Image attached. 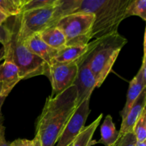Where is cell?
Wrapping results in <instances>:
<instances>
[{"label":"cell","instance_id":"cell-1","mask_svg":"<svg viewBox=\"0 0 146 146\" xmlns=\"http://www.w3.org/2000/svg\"><path fill=\"white\" fill-rule=\"evenodd\" d=\"M131 0H59L54 15V23L61 17L76 12L91 13L94 15L91 31L92 38H101L118 32L125 11Z\"/></svg>","mask_w":146,"mask_h":146},{"label":"cell","instance_id":"cell-2","mask_svg":"<svg viewBox=\"0 0 146 146\" xmlns=\"http://www.w3.org/2000/svg\"><path fill=\"white\" fill-rule=\"evenodd\" d=\"M77 107L75 86L55 96L47 97L35 127V136L39 138L41 146L55 145Z\"/></svg>","mask_w":146,"mask_h":146},{"label":"cell","instance_id":"cell-3","mask_svg":"<svg viewBox=\"0 0 146 146\" xmlns=\"http://www.w3.org/2000/svg\"><path fill=\"white\" fill-rule=\"evenodd\" d=\"M128 43V39L118 32L90 41L88 51L80 59L87 66L100 87L111 73L121 49Z\"/></svg>","mask_w":146,"mask_h":146},{"label":"cell","instance_id":"cell-4","mask_svg":"<svg viewBox=\"0 0 146 146\" xmlns=\"http://www.w3.org/2000/svg\"><path fill=\"white\" fill-rule=\"evenodd\" d=\"M4 24L7 30V41L3 47L18 67L21 80L46 76L48 66L39 57L30 52L20 38V15L9 17Z\"/></svg>","mask_w":146,"mask_h":146},{"label":"cell","instance_id":"cell-5","mask_svg":"<svg viewBox=\"0 0 146 146\" xmlns=\"http://www.w3.org/2000/svg\"><path fill=\"white\" fill-rule=\"evenodd\" d=\"M95 17L91 13L76 12L61 17L54 23L66 39V46L87 45L91 40Z\"/></svg>","mask_w":146,"mask_h":146},{"label":"cell","instance_id":"cell-6","mask_svg":"<svg viewBox=\"0 0 146 146\" xmlns=\"http://www.w3.org/2000/svg\"><path fill=\"white\" fill-rule=\"evenodd\" d=\"M57 7V6H56ZM56 7L24 11L20 14L19 36L23 41L52 27Z\"/></svg>","mask_w":146,"mask_h":146},{"label":"cell","instance_id":"cell-7","mask_svg":"<svg viewBox=\"0 0 146 146\" xmlns=\"http://www.w3.org/2000/svg\"><path fill=\"white\" fill-rule=\"evenodd\" d=\"M78 67L76 63L54 62L49 66L46 76L49 78L52 87L51 96H55L74 86Z\"/></svg>","mask_w":146,"mask_h":146},{"label":"cell","instance_id":"cell-8","mask_svg":"<svg viewBox=\"0 0 146 146\" xmlns=\"http://www.w3.org/2000/svg\"><path fill=\"white\" fill-rule=\"evenodd\" d=\"M89 104L90 99H86L78 106L60 135L56 146H68L81 133L85 128V123L91 112Z\"/></svg>","mask_w":146,"mask_h":146},{"label":"cell","instance_id":"cell-9","mask_svg":"<svg viewBox=\"0 0 146 146\" xmlns=\"http://www.w3.org/2000/svg\"><path fill=\"white\" fill-rule=\"evenodd\" d=\"M76 64L78 70L74 86L76 88L77 105L79 106L85 100L90 99L91 94L96 88V81L85 61L79 59Z\"/></svg>","mask_w":146,"mask_h":146},{"label":"cell","instance_id":"cell-10","mask_svg":"<svg viewBox=\"0 0 146 146\" xmlns=\"http://www.w3.org/2000/svg\"><path fill=\"white\" fill-rule=\"evenodd\" d=\"M20 81L18 67L14 64L11 55L5 51L4 62L0 64V83L2 84V96L7 97Z\"/></svg>","mask_w":146,"mask_h":146},{"label":"cell","instance_id":"cell-11","mask_svg":"<svg viewBox=\"0 0 146 146\" xmlns=\"http://www.w3.org/2000/svg\"><path fill=\"white\" fill-rule=\"evenodd\" d=\"M23 42L30 52L39 57L48 66L54 63L58 51L47 45L41 39L39 34L31 36Z\"/></svg>","mask_w":146,"mask_h":146},{"label":"cell","instance_id":"cell-12","mask_svg":"<svg viewBox=\"0 0 146 146\" xmlns=\"http://www.w3.org/2000/svg\"><path fill=\"white\" fill-rule=\"evenodd\" d=\"M146 106V88L143 90L138 97L125 118L122 120L119 136L133 133L135 123L141 117Z\"/></svg>","mask_w":146,"mask_h":146},{"label":"cell","instance_id":"cell-13","mask_svg":"<svg viewBox=\"0 0 146 146\" xmlns=\"http://www.w3.org/2000/svg\"><path fill=\"white\" fill-rule=\"evenodd\" d=\"M39 36L47 45L57 51L66 46V39L64 33L56 26L44 29L39 33Z\"/></svg>","mask_w":146,"mask_h":146},{"label":"cell","instance_id":"cell-14","mask_svg":"<svg viewBox=\"0 0 146 146\" xmlns=\"http://www.w3.org/2000/svg\"><path fill=\"white\" fill-rule=\"evenodd\" d=\"M90 47V42L85 46H66L58 51L54 62L70 64L76 63L87 51Z\"/></svg>","mask_w":146,"mask_h":146},{"label":"cell","instance_id":"cell-15","mask_svg":"<svg viewBox=\"0 0 146 146\" xmlns=\"http://www.w3.org/2000/svg\"><path fill=\"white\" fill-rule=\"evenodd\" d=\"M145 88H146V84L143 82L136 76L131 80L129 84V88H128V94H127L125 106L120 113L122 120L125 118L131 108L132 107L133 104H134L135 100L138 98L140 94Z\"/></svg>","mask_w":146,"mask_h":146},{"label":"cell","instance_id":"cell-16","mask_svg":"<svg viewBox=\"0 0 146 146\" xmlns=\"http://www.w3.org/2000/svg\"><path fill=\"white\" fill-rule=\"evenodd\" d=\"M119 138V131L115 128L112 116L108 115L101 126V138L96 143H101L105 146H111Z\"/></svg>","mask_w":146,"mask_h":146},{"label":"cell","instance_id":"cell-17","mask_svg":"<svg viewBox=\"0 0 146 146\" xmlns=\"http://www.w3.org/2000/svg\"><path fill=\"white\" fill-rule=\"evenodd\" d=\"M102 118L103 113H101L89 125L85 126L81 133L74 140L72 146H91L96 143V141H92V137L97 127L99 125Z\"/></svg>","mask_w":146,"mask_h":146},{"label":"cell","instance_id":"cell-18","mask_svg":"<svg viewBox=\"0 0 146 146\" xmlns=\"http://www.w3.org/2000/svg\"><path fill=\"white\" fill-rule=\"evenodd\" d=\"M26 0H0V10L8 18L17 17L22 13Z\"/></svg>","mask_w":146,"mask_h":146},{"label":"cell","instance_id":"cell-19","mask_svg":"<svg viewBox=\"0 0 146 146\" xmlns=\"http://www.w3.org/2000/svg\"><path fill=\"white\" fill-rule=\"evenodd\" d=\"M132 16L141 17L143 21H146L145 0H131L125 11V18Z\"/></svg>","mask_w":146,"mask_h":146},{"label":"cell","instance_id":"cell-20","mask_svg":"<svg viewBox=\"0 0 146 146\" xmlns=\"http://www.w3.org/2000/svg\"><path fill=\"white\" fill-rule=\"evenodd\" d=\"M58 3L59 0H26L25 4L23 7L22 12L30 10L56 7Z\"/></svg>","mask_w":146,"mask_h":146},{"label":"cell","instance_id":"cell-21","mask_svg":"<svg viewBox=\"0 0 146 146\" xmlns=\"http://www.w3.org/2000/svg\"><path fill=\"white\" fill-rule=\"evenodd\" d=\"M133 133L138 143L146 141V109L143 110L141 117L135 123Z\"/></svg>","mask_w":146,"mask_h":146},{"label":"cell","instance_id":"cell-22","mask_svg":"<svg viewBox=\"0 0 146 146\" xmlns=\"http://www.w3.org/2000/svg\"><path fill=\"white\" fill-rule=\"evenodd\" d=\"M111 146H137V140L133 133H130L119 136Z\"/></svg>","mask_w":146,"mask_h":146},{"label":"cell","instance_id":"cell-23","mask_svg":"<svg viewBox=\"0 0 146 146\" xmlns=\"http://www.w3.org/2000/svg\"><path fill=\"white\" fill-rule=\"evenodd\" d=\"M10 146H34V140L19 138L10 143Z\"/></svg>","mask_w":146,"mask_h":146},{"label":"cell","instance_id":"cell-24","mask_svg":"<svg viewBox=\"0 0 146 146\" xmlns=\"http://www.w3.org/2000/svg\"><path fill=\"white\" fill-rule=\"evenodd\" d=\"M7 41V30L5 25H0V44L4 46Z\"/></svg>","mask_w":146,"mask_h":146},{"label":"cell","instance_id":"cell-25","mask_svg":"<svg viewBox=\"0 0 146 146\" xmlns=\"http://www.w3.org/2000/svg\"><path fill=\"white\" fill-rule=\"evenodd\" d=\"M0 146H10L5 138V128L4 125L0 127Z\"/></svg>","mask_w":146,"mask_h":146},{"label":"cell","instance_id":"cell-26","mask_svg":"<svg viewBox=\"0 0 146 146\" xmlns=\"http://www.w3.org/2000/svg\"><path fill=\"white\" fill-rule=\"evenodd\" d=\"M6 98L7 97L4 96H1L0 97V127L3 125V123H4V116L2 115V113H1V108H2V106L4 104V101H5Z\"/></svg>","mask_w":146,"mask_h":146},{"label":"cell","instance_id":"cell-27","mask_svg":"<svg viewBox=\"0 0 146 146\" xmlns=\"http://www.w3.org/2000/svg\"><path fill=\"white\" fill-rule=\"evenodd\" d=\"M8 19V17L0 10V25H3Z\"/></svg>","mask_w":146,"mask_h":146},{"label":"cell","instance_id":"cell-28","mask_svg":"<svg viewBox=\"0 0 146 146\" xmlns=\"http://www.w3.org/2000/svg\"><path fill=\"white\" fill-rule=\"evenodd\" d=\"M33 140H34V146H41V142L38 137L35 136Z\"/></svg>","mask_w":146,"mask_h":146},{"label":"cell","instance_id":"cell-29","mask_svg":"<svg viewBox=\"0 0 146 146\" xmlns=\"http://www.w3.org/2000/svg\"><path fill=\"white\" fill-rule=\"evenodd\" d=\"M4 56H5V51L4 48L2 46V48H0V61L4 59Z\"/></svg>","mask_w":146,"mask_h":146},{"label":"cell","instance_id":"cell-30","mask_svg":"<svg viewBox=\"0 0 146 146\" xmlns=\"http://www.w3.org/2000/svg\"><path fill=\"white\" fill-rule=\"evenodd\" d=\"M137 146H146V141L142 143H138L137 142Z\"/></svg>","mask_w":146,"mask_h":146},{"label":"cell","instance_id":"cell-31","mask_svg":"<svg viewBox=\"0 0 146 146\" xmlns=\"http://www.w3.org/2000/svg\"><path fill=\"white\" fill-rule=\"evenodd\" d=\"M2 96V84L0 83V97Z\"/></svg>","mask_w":146,"mask_h":146},{"label":"cell","instance_id":"cell-32","mask_svg":"<svg viewBox=\"0 0 146 146\" xmlns=\"http://www.w3.org/2000/svg\"><path fill=\"white\" fill-rule=\"evenodd\" d=\"M73 143H74V142H73ZM73 143H71V144H70V145H68V146H72V145H73Z\"/></svg>","mask_w":146,"mask_h":146}]
</instances>
